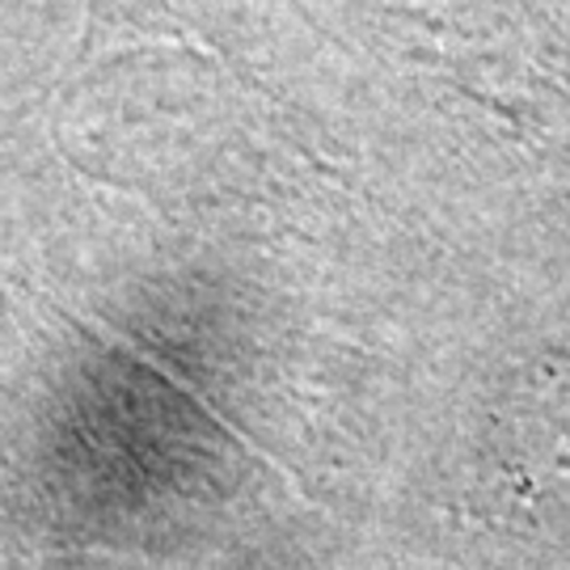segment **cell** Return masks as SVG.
Here are the masks:
<instances>
[{"label":"cell","instance_id":"obj_1","mask_svg":"<svg viewBox=\"0 0 570 570\" xmlns=\"http://www.w3.org/2000/svg\"><path fill=\"white\" fill-rule=\"evenodd\" d=\"M178 18L165 0H94V18H89V42H106L110 35H127L136 42L144 35L153 39H169Z\"/></svg>","mask_w":570,"mask_h":570}]
</instances>
